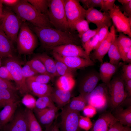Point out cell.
<instances>
[{
	"mask_svg": "<svg viewBox=\"0 0 131 131\" xmlns=\"http://www.w3.org/2000/svg\"><path fill=\"white\" fill-rule=\"evenodd\" d=\"M29 25L45 49H51L55 47L69 44L78 45L81 42L78 34L73 32H64L52 27H39L32 25Z\"/></svg>",
	"mask_w": 131,
	"mask_h": 131,
	"instance_id": "1",
	"label": "cell"
},
{
	"mask_svg": "<svg viewBox=\"0 0 131 131\" xmlns=\"http://www.w3.org/2000/svg\"><path fill=\"white\" fill-rule=\"evenodd\" d=\"M10 8L24 22L27 21L39 27H53L48 17L38 11L27 0H21L16 6Z\"/></svg>",
	"mask_w": 131,
	"mask_h": 131,
	"instance_id": "2",
	"label": "cell"
},
{
	"mask_svg": "<svg viewBox=\"0 0 131 131\" xmlns=\"http://www.w3.org/2000/svg\"><path fill=\"white\" fill-rule=\"evenodd\" d=\"M24 21L10 8L3 9L0 26L13 43L16 42L22 23Z\"/></svg>",
	"mask_w": 131,
	"mask_h": 131,
	"instance_id": "3",
	"label": "cell"
},
{
	"mask_svg": "<svg viewBox=\"0 0 131 131\" xmlns=\"http://www.w3.org/2000/svg\"><path fill=\"white\" fill-rule=\"evenodd\" d=\"M35 34L28 23L23 22L16 41L20 54L29 55L33 53L37 43V37Z\"/></svg>",
	"mask_w": 131,
	"mask_h": 131,
	"instance_id": "4",
	"label": "cell"
},
{
	"mask_svg": "<svg viewBox=\"0 0 131 131\" xmlns=\"http://www.w3.org/2000/svg\"><path fill=\"white\" fill-rule=\"evenodd\" d=\"M106 85L109 89V104L114 110L120 106L128 98L125 90L124 80L121 72L116 73L109 83Z\"/></svg>",
	"mask_w": 131,
	"mask_h": 131,
	"instance_id": "5",
	"label": "cell"
},
{
	"mask_svg": "<svg viewBox=\"0 0 131 131\" xmlns=\"http://www.w3.org/2000/svg\"><path fill=\"white\" fill-rule=\"evenodd\" d=\"M47 16L55 29L64 31H70L67 20L64 0H50Z\"/></svg>",
	"mask_w": 131,
	"mask_h": 131,
	"instance_id": "6",
	"label": "cell"
},
{
	"mask_svg": "<svg viewBox=\"0 0 131 131\" xmlns=\"http://www.w3.org/2000/svg\"><path fill=\"white\" fill-rule=\"evenodd\" d=\"M3 63L10 72L20 93L25 95L30 92L23 77L21 63L16 58L12 57L5 58Z\"/></svg>",
	"mask_w": 131,
	"mask_h": 131,
	"instance_id": "7",
	"label": "cell"
},
{
	"mask_svg": "<svg viewBox=\"0 0 131 131\" xmlns=\"http://www.w3.org/2000/svg\"><path fill=\"white\" fill-rule=\"evenodd\" d=\"M79 0H64L66 16L69 29L73 32L74 26L79 21L85 18L86 9L81 5Z\"/></svg>",
	"mask_w": 131,
	"mask_h": 131,
	"instance_id": "8",
	"label": "cell"
},
{
	"mask_svg": "<svg viewBox=\"0 0 131 131\" xmlns=\"http://www.w3.org/2000/svg\"><path fill=\"white\" fill-rule=\"evenodd\" d=\"M87 103L99 111L105 109L109 104V89L104 83L96 87L87 98Z\"/></svg>",
	"mask_w": 131,
	"mask_h": 131,
	"instance_id": "9",
	"label": "cell"
},
{
	"mask_svg": "<svg viewBox=\"0 0 131 131\" xmlns=\"http://www.w3.org/2000/svg\"><path fill=\"white\" fill-rule=\"evenodd\" d=\"M117 31L131 37V25L128 17L125 16L118 6L114 5L111 10L108 11Z\"/></svg>",
	"mask_w": 131,
	"mask_h": 131,
	"instance_id": "10",
	"label": "cell"
},
{
	"mask_svg": "<svg viewBox=\"0 0 131 131\" xmlns=\"http://www.w3.org/2000/svg\"><path fill=\"white\" fill-rule=\"evenodd\" d=\"M60 126L63 131H79V112L69 110L65 107L62 108Z\"/></svg>",
	"mask_w": 131,
	"mask_h": 131,
	"instance_id": "11",
	"label": "cell"
},
{
	"mask_svg": "<svg viewBox=\"0 0 131 131\" xmlns=\"http://www.w3.org/2000/svg\"><path fill=\"white\" fill-rule=\"evenodd\" d=\"M85 18L89 24L93 23L98 28L104 26L109 27L112 24V20L108 12H102L94 8L86 10Z\"/></svg>",
	"mask_w": 131,
	"mask_h": 131,
	"instance_id": "12",
	"label": "cell"
},
{
	"mask_svg": "<svg viewBox=\"0 0 131 131\" xmlns=\"http://www.w3.org/2000/svg\"><path fill=\"white\" fill-rule=\"evenodd\" d=\"M100 80L99 73L95 69L92 70L81 81L79 86L80 94L87 99Z\"/></svg>",
	"mask_w": 131,
	"mask_h": 131,
	"instance_id": "13",
	"label": "cell"
},
{
	"mask_svg": "<svg viewBox=\"0 0 131 131\" xmlns=\"http://www.w3.org/2000/svg\"><path fill=\"white\" fill-rule=\"evenodd\" d=\"M115 34V26L112 25L106 38L94 51L90 54L93 60L97 59L101 63H103L104 57L108 52L111 46L116 37Z\"/></svg>",
	"mask_w": 131,
	"mask_h": 131,
	"instance_id": "14",
	"label": "cell"
},
{
	"mask_svg": "<svg viewBox=\"0 0 131 131\" xmlns=\"http://www.w3.org/2000/svg\"><path fill=\"white\" fill-rule=\"evenodd\" d=\"M52 53L56 60L62 62L69 67L75 70L92 66L94 64L91 59L78 57L64 56L52 52Z\"/></svg>",
	"mask_w": 131,
	"mask_h": 131,
	"instance_id": "15",
	"label": "cell"
},
{
	"mask_svg": "<svg viewBox=\"0 0 131 131\" xmlns=\"http://www.w3.org/2000/svg\"><path fill=\"white\" fill-rule=\"evenodd\" d=\"M52 52L62 56L68 57H78L90 59L84 49L81 46L73 44L63 45L52 48Z\"/></svg>",
	"mask_w": 131,
	"mask_h": 131,
	"instance_id": "16",
	"label": "cell"
},
{
	"mask_svg": "<svg viewBox=\"0 0 131 131\" xmlns=\"http://www.w3.org/2000/svg\"><path fill=\"white\" fill-rule=\"evenodd\" d=\"M3 131H29L25 112H19L3 126Z\"/></svg>",
	"mask_w": 131,
	"mask_h": 131,
	"instance_id": "17",
	"label": "cell"
},
{
	"mask_svg": "<svg viewBox=\"0 0 131 131\" xmlns=\"http://www.w3.org/2000/svg\"><path fill=\"white\" fill-rule=\"evenodd\" d=\"M34 109L35 112L39 123L45 126L46 128L52 124L58 111V108L55 106L43 109Z\"/></svg>",
	"mask_w": 131,
	"mask_h": 131,
	"instance_id": "18",
	"label": "cell"
},
{
	"mask_svg": "<svg viewBox=\"0 0 131 131\" xmlns=\"http://www.w3.org/2000/svg\"><path fill=\"white\" fill-rule=\"evenodd\" d=\"M117 121L111 113H104L93 124L90 131H108L110 126Z\"/></svg>",
	"mask_w": 131,
	"mask_h": 131,
	"instance_id": "19",
	"label": "cell"
},
{
	"mask_svg": "<svg viewBox=\"0 0 131 131\" xmlns=\"http://www.w3.org/2000/svg\"><path fill=\"white\" fill-rule=\"evenodd\" d=\"M121 64L115 65L108 62L101 63L99 73L101 80L103 83L107 84L109 83L113 76L117 71Z\"/></svg>",
	"mask_w": 131,
	"mask_h": 131,
	"instance_id": "20",
	"label": "cell"
},
{
	"mask_svg": "<svg viewBox=\"0 0 131 131\" xmlns=\"http://www.w3.org/2000/svg\"><path fill=\"white\" fill-rule=\"evenodd\" d=\"M13 43L0 26V58H5L13 56Z\"/></svg>",
	"mask_w": 131,
	"mask_h": 131,
	"instance_id": "21",
	"label": "cell"
},
{
	"mask_svg": "<svg viewBox=\"0 0 131 131\" xmlns=\"http://www.w3.org/2000/svg\"><path fill=\"white\" fill-rule=\"evenodd\" d=\"M26 83L30 91L40 97L50 95L53 91L52 87L47 84L40 83L26 79Z\"/></svg>",
	"mask_w": 131,
	"mask_h": 131,
	"instance_id": "22",
	"label": "cell"
},
{
	"mask_svg": "<svg viewBox=\"0 0 131 131\" xmlns=\"http://www.w3.org/2000/svg\"><path fill=\"white\" fill-rule=\"evenodd\" d=\"M51 96L53 102H55L59 107L63 108L69 102L71 94L70 91L57 89L53 91Z\"/></svg>",
	"mask_w": 131,
	"mask_h": 131,
	"instance_id": "23",
	"label": "cell"
},
{
	"mask_svg": "<svg viewBox=\"0 0 131 131\" xmlns=\"http://www.w3.org/2000/svg\"><path fill=\"white\" fill-rule=\"evenodd\" d=\"M113 115L117 121L123 125L129 127L131 126V106L125 109L120 106L114 109Z\"/></svg>",
	"mask_w": 131,
	"mask_h": 131,
	"instance_id": "24",
	"label": "cell"
},
{
	"mask_svg": "<svg viewBox=\"0 0 131 131\" xmlns=\"http://www.w3.org/2000/svg\"><path fill=\"white\" fill-rule=\"evenodd\" d=\"M117 42L122 59L125 62L127 53L131 47V38L122 33H119L118 37L117 38Z\"/></svg>",
	"mask_w": 131,
	"mask_h": 131,
	"instance_id": "25",
	"label": "cell"
},
{
	"mask_svg": "<svg viewBox=\"0 0 131 131\" xmlns=\"http://www.w3.org/2000/svg\"><path fill=\"white\" fill-rule=\"evenodd\" d=\"M18 101L8 104L4 107L0 112V121L2 127L8 123L12 119L17 107Z\"/></svg>",
	"mask_w": 131,
	"mask_h": 131,
	"instance_id": "26",
	"label": "cell"
},
{
	"mask_svg": "<svg viewBox=\"0 0 131 131\" xmlns=\"http://www.w3.org/2000/svg\"><path fill=\"white\" fill-rule=\"evenodd\" d=\"M44 64L47 72L53 77L58 76L56 68L55 60L46 53L38 54L35 57Z\"/></svg>",
	"mask_w": 131,
	"mask_h": 131,
	"instance_id": "27",
	"label": "cell"
},
{
	"mask_svg": "<svg viewBox=\"0 0 131 131\" xmlns=\"http://www.w3.org/2000/svg\"><path fill=\"white\" fill-rule=\"evenodd\" d=\"M87 103L86 98L80 94L73 97L65 107L72 111L80 112L83 110Z\"/></svg>",
	"mask_w": 131,
	"mask_h": 131,
	"instance_id": "28",
	"label": "cell"
},
{
	"mask_svg": "<svg viewBox=\"0 0 131 131\" xmlns=\"http://www.w3.org/2000/svg\"><path fill=\"white\" fill-rule=\"evenodd\" d=\"M75 83L73 76H61L57 81L56 85L58 89L70 91L74 87Z\"/></svg>",
	"mask_w": 131,
	"mask_h": 131,
	"instance_id": "29",
	"label": "cell"
},
{
	"mask_svg": "<svg viewBox=\"0 0 131 131\" xmlns=\"http://www.w3.org/2000/svg\"><path fill=\"white\" fill-rule=\"evenodd\" d=\"M17 100L15 92L9 90L0 88V106L6 105L14 103Z\"/></svg>",
	"mask_w": 131,
	"mask_h": 131,
	"instance_id": "30",
	"label": "cell"
},
{
	"mask_svg": "<svg viewBox=\"0 0 131 131\" xmlns=\"http://www.w3.org/2000/svg\"><path fill=\"white\" fill-rule=\"evenodd\" d=\"M117 38L111 44L107 53L109 62L114 65H118L120 64L119 61L122 58L117 46Z\"/></svg>",
	"mask_w": 131,
	"mask_h": 131,
	"instance_id": "31",
	"label": "cell"
},
{
	"mask_svg": "<svg viewBox=\"0 0 131 131\" xmlns=\"http://www.w3.org/2000/svg\"><path fill=\"white\" fill-rule=\"evenodd\" d=\"M29 131H43L41 126L33 112L28 109L25 112Z\"/></svg>",
	"mask_w": 131,
	"mask_h": 131,
	"instance_id": "32",
	"label": "cell"
},
{
	"mask_svg": "<svg viewBox=\"0 0 131 131\" xmlns=\"http://www.w3.org/2000/svg\"><path fill=\"white\" fill-rule=\"evenodd\" d=\"M27 0L38 11L47 16L50 0Z\"/></svg>",
	"mask_w": 131,
	"mask_h": 131,
	"instance_id": "33",
	"label": "cell"
},
{
	"mask_svg": "<svg viewBox=\"0 0 131 131\" xmlns=\"http://www.w3.org/2000/svg\"><path fill=\"white\" fill-rule=\"evenodd\" d=\"M56 70L59 76H73L75 70L71 69L60 61L55 60Z\"/></svg>",
	"mask_w": 131,
	"mask_h": 131,
	"instance_id": "34",
	"label": "cell"
},
{
	"mask_svg": "<svg viewBox=\"0 0 131 131\" xmlns=\"http://www.w3.org/2000/svg\"><path fill=\"white\" fill-rule=\"evenodd\" d=\"M51 95L39 97L36 100L35 108L41 109L55 106L51 99Z\"/></svg>",
	"mask_w": 131,
	"mask_h": 131,
	"instance_id": "35",
	"label": "cell"
},
{
	"mask_svg": "<svg viewBox=\"0 0 131 131\" xmlns=\"http://www.w3.org/2000/svg\"><path fill=\"white\" fill-rule=\"evenodd\" d=\"M28 62L38 74L50 75L47 72L43 63L36 57H34Z\"/></svg>",
	"mask_w": 131,
	"mask_h": 131,
	"instance_id": "36",
	"label": "cell"
},
{
	"mask_svg": "<svg viewBox=\"0 0 131 131\" xmlns=\"http://www.w3.org/2000/svg\"><path fill=\"white\" fill-rule=\"evenodd\" d=\"M98 32L94 37L82 45L84 50L88 56H89L91 51L95 49L98 42Z\"/></svg>",
	"mask_w": 131,
	"mask_h": 131,
	"instance_id": "37",
	"label": "cell"
},
{
	"mask_svg": "<svg viewBox=\"0 0 131 131\" xmlns=\"http://www.w3.org/2000/svg\"><path fill=\"white\" fill-rule=\"evenodd\" d=\"M74 29L77 31L79 36L80 38L84 33L90 29L89 23L85 19L81 20L76 24Z\"/></svg>",
	"mask_w": 131,
	"mask_h": 131,
	"instance_id": "38",
	"label": "cell"
},
{
	"mask_svg": "<svg viewBox=\"0 0 131 131\" xmlns=\"http://www.w3.org/2000/svg\"><path fill=\"white\" fill-rule=\"evenodd\" d=\"M54 77L48 74H38L26 79L44 84H47Z\"/></svg>",
	"mask_w": 131,
	"mask_h": 131,
	"instance_id": "39",
	"label": "cell"
},
{
	"mask_svg": "<svg viewBox=\"0 0 131 131\" xmlns=\"http://www.w3.org/2000/svg\"><path fill=\"white\" fill-rule=\"evenodd\" d=\"M36 101V100L34 97L28 93L25 95L22 100V103L31 110L35 108Z\"/></svg>",
	"mask_w": 131,
	"mask_h": 131,
	"instance_id": "40",
	"label": "cell"
},
{
	"mask_svg": "<svg viewBox=\"0 0 131 131\" xmlns=\"http://www.w3.org/2000/svg\"><path fill=\"white\" fill-rule=\"evenodd\" d=\"M92 123L90 118L80 115L78 122V126L86 131L90 129L92 126Z\"/></svg>",
	"mask_w": 131,
	"mask_h": 131,
	"instance_id": "41",
	"label": "cell"
},
{
	"mask_svg": "<svg viewBox=\"0 0 131 131\" xmlns=\"http://www.w3.org/2000/svg\"><path fill=\"white\" fill-rule=\"evenodd\" d=\"M100 28H97L94 29H89L84 33L80 38L83 44L94 37L98 32Z\"/></svg>",
	"mask_w": 131,
	"mask_h": 131,
	"instance_id": "42",
	"label": "cell"
},
{
	"mask_svg": "<svg viewBox=\"0 0 131 131\" xmlns=\"http://www.w3.org/2000/svg\"><path fill=\"white\" fill-rule=\"evenodd\" d=\"M79 1L87 9L95 7L101 8L102 6V0H80Z\"/></svg>",
	"mask_w": 131,
	"mask_h": 131,
	"instance_id": "43",
	"label": "cell"
},
{
	"mask_svg": "<svg viewBox=\"0 0 131 131\" xmlns=\"http://www.w3.org/2000/svg\"><path fill=\"white\" fill-rule=\"evenodd\" d=\"M22 70L23 77L26 79L38 74L34 70L28 62L22 67Z\"/></svg>",
	"mask_w": 131,
	"mask_h": 131,
	"instance_id": "44",
	"label": "cell"
},
{
	"mask_svg": "<svg viewBox=\"0 0 131 131\" xmlns=\"http://www.w3.org/2000/svg\"><path fill=\"white\" fill-rule=\"evenodd\" d=\"M107 26H104L100 28L98 32V41L94 50L97 49L107 36L109 31Z\"/></svg>",
	"mask_w": 131,
	"mask_h": 131,
	"instance_id": "45",
	"label": "cell"
},
{
	"mask_svg": "<svg viewBox=\"0 0 131 131\" xmlns=\"http://www.w3.org/2000/svg\"><path fill=\"white\" fill-rule=\"evenodd\" d=\"M124 80L126 81L131 79V64L123 65L122 67V71L120 72Z\"/></svg>",
	"mask_w": 131,
	"mask_h": 131,
	"instance_id": "46",
	"label": "cell"
},
{
	"mask_svg": "<svg viewBox=\"0 0 131 131\" xmlns=\"http://www.w3.org/2000/svg\"><path fill=\"white\" fill-rule=\"evenodd\" d=\"M0 88L9 90L15 92L17 89L9 81L0 78Z\"/></svg>",
	"mask_w": 131,
	"mask_h": 131,
	"instance_id": "47",
	"label": "cell"
},
{
	"mask_svg": "<svg viewBox=\"0 0 131 131\" xmlns=\"http://www.w3.org/2000/svg\"><path fill=\"white\" fill-rule=\"evenodd\" d=\"M115 0H102V6L100 11L108 12L113 9L115 5Z\"/></svg>",
	"mask_w": 131,
	"mask_h": 131,
	"instance_id": "48",
	"label": "cell"
},
{
	"mask_svg": "<svg viewBox=\"0 0 131 131\" xmlns=\"http://www.w3.org/2000/svg\"><path fill=\"white\" fill-rule=\"evenodd\" d=\"M83 112L86 117L91 118L94 116L97 113V110L93 106L88 104L86 105L83 110Z\"/></svg>",
	"mask_w": 131,
	"mask_h": 131,
	"instance_id": "49",
	"label": "cell"
},
{
	"mask_svg": "<svg viewBox=\"0 0 131 131\" xmlns=\"http://www.w3.org/2000/svg\"><path fill=\"white\" fill-rule=\"evenodd\" d=\"M0 78L9 81L14 80L10 72L5 66L0 67Z\"/></svg>",
	"mask_w": 131,
	"mask_h": 131,
	"instance_id": "50",
	"label": "cell"
},
{
	"mask_svg": "<svg viewBox=\"0 0 131 131\" xmlns=\"http://www.w3.org/2000/svg\"><path fill=\"white\" fill-rule=\"evenodd\" d=\"M122 5V9L124 12L123 14L128 17H131V1Z\"/></svg>",
	"mask_w": 131,
	"mask_h": 131,
	"instance_id": "51",
	"label": "cell"
},
{
	"mask_svg": "<svg viewBox=\"0 0 131 131\" xmlns=\"http://www.w3.org/2000/svg\"><path fill=\"white\" fill-rule=\"evenodd\" d=\"M124 126L117 121L110 126L108 131H122Z\"/></svg>",
	"mask_w": 131,
	"mask_h": 131,
	"instance_id": "52",
	"label": "cell"
},
{
	"mask_svg": "<svg viewBox=\"0 0 131 131\" xmlns=\"http://www.w3.org/2000/svg\"><path fill=\"white\" fill-rule=\"evenodd\" d=\"M3 4L7 7L11 8L17 5L20 2V0H1Z\"/></svg>",
	"mask_w": 131,
	"mask_h": 131,
	"instance_id": "53",
	"label": "cell"
},
{
	"mask_svg": "<svg viewBox=\"0 0 131 131\" xmlns=\"http://www.w3.org/2000/svg\"><path fill=\"white\" fill-rule=\"evenodd\" d=\"M124 81L125 89L128 98L131 97V79Z\"/></svg>",
	"mask_w": 131,
	"mask_h": 131,
	"instance_id": "54",
	"label": "cell"
},
{
	"mask_svg": "<svg viewBox=\"0 0 131 131\" xmlns=\"http://www.w3.org/2000/svg\"><path fill=\"white\" fill-rule=\"evenodd\" d=\"M45 131H60L59 124L56 122H55L50 126L46 128Z\"/></svg>",
	"mask_w": 131,
	"mask_h": 131,
	"instance_id": "55",
	"label": "cell"
},
{
	"mask_svg": "<svg viewBox=\"0 0 131 131\" xmlns=\"http://www.w3.org/2000/svg\"><path fill=\"white\" fill-rule=\"evenodd\" d=\"M125 62L129 63H131V47L130 48L127 53Z\"/></svg>",
	"mask_w": 131,
	"mask_h": 131,
	"instance_id": "56",
	"label": "cell"
},
{
	"mask_svg": "<svg viewBox=\"0 0 131 131\" xmlns=\"http://www.w3.org/2000/svg\"><path fill=\"white\" fill-rule=\"evenodd\" d=\"M3 4L1 0H0V20L3 11Z\"/></svg>",
	"mask_w": 131,
	"mask_h": 131,
	"instance_id": "57",
	"label": "cell"
},
{
	"mask_svg": "<svg viewBox=\"0 0 131 131\" xmlns=\"http://www.w3.org/2000/svg\"><path fill=\"white\" fill-rule=\"evenodd\" d=\"M118 1L122 4L128 3L131 1V0H118Z\"/></svg>",
	"mask_w": 131,
	"mask_h": 131,
	"instance_id": "58",
	"label": "cell"
},
{
	"mask_svg": "<svg viewBox=\"0 0 131 131\" xmlns=\"http://www.w3.org/2000/svg\"><path fill=\"white\" fill-rule=\"evenodd\" d=\"M122 131H131V129L130 127L127 126H124Z\"/></svg>",
	"mask_w": 131,
	"mask_h": 131,
	"instance_id": "59",
	"label": "cell"
},
{
	"mask_svg": "<svg viewBox=\"0 0 131 131\" xmlns=\"http://www.w3.org/2000/svg\"><path fill=\"white\" fill-rule=\"evenodd\" d=\"M1 58H0V67H1Z\"/></svg>",
	"mask_w": 131,
	"mask_h": 131,
	"instance_id": "60",
	"label": "cell"
},
{
	"mask_svg": "<svg viewBox=\"0 0 131 131\" xmlns=\"http://www.w3.org/2000/svg\"><path fill=\"white\" fill-rule=\"evenodd\" d=\"M2 127L1 124V122L0 121V130H1Z\"/></svg>",
	"mask_w": 131,
	"mask_h": 131,
	"instance_id": "61",
	"label": "cell"
}]
</instances>
